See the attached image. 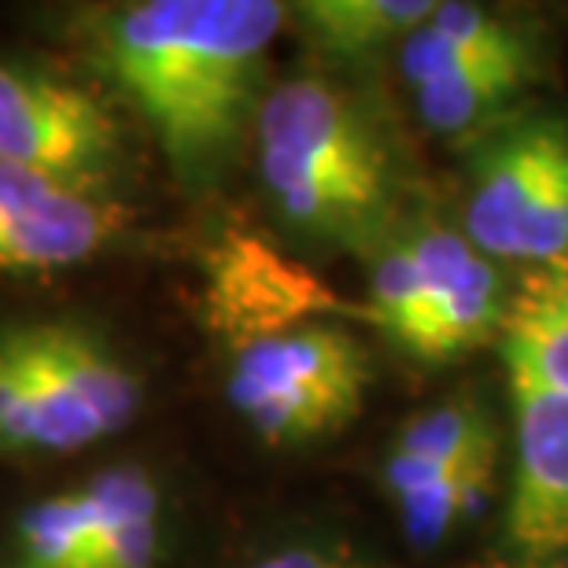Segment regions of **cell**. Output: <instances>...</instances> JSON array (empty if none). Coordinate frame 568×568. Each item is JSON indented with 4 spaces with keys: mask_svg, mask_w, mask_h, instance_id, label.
<instances>
[{
    "mask_svg": "<svg viewBox=\"0 0 568 568\" xmlns=\"http://www.w3.org/2000/svg\"><path fill=\"white\" fill-rule=\"evenodd\" d=\"M252 568H369L358 554L347 547H333V542L295 539L284 542L277 550H266Z\"/></svg>",
    "mask_w": 568,
    "mask_h": 568,
    "instance_id": "19",
    "label": "cell"
},
{
    "mask_svg": "<svg viewBox=\"0 0 568 568\" xmlns=\"http://www.w3.org/2000/svg\"><path fill=\"white\" fill-rule=\"evenodd\" d=\"M528 33L531 30L525 22L484 4H458V0L432 4L422 27L399 44V71L406 85L417 89L432 78L454 71V67L509 49V44L525 41Z\"/></svg>",
    "mask_w": 568,
    "mask_h": 568,
    "instance_id": "15",
    "label": "cell"
},
{
    "mask_svg": "<svg viewBox=\"0 0 568 568\" xmlns=\"http://www.w3.org/2000/svg\"><path fill=\"white\" fill-rule=\"evenodd\" d=\"M509 373L514 484L503 520L506 568L568 561V395L528 373Z\"/></svg>",
    "mask_w": 568,
    "mask_h": 568,
    "instance_id": "7",
    "label": "cell"
},
{
    "mask_svg": "<svg viewBox=\"0 0 568 568\" xmlns=\"http://www.w3.org/2000/svg\"><path fill=\"white\" fill-rule=\"evenodd\" d=\"M406 230L417 258V303L410 328L399 339L406 355L450 362L503 333L509 292L498 263L450 225L414 222Z\"/></svg>",
    "mask_w": 568,
    "mask_h": 568,
    "instance_id": "8",
    "label": "cell"
},
{
    "mask_svg": "<svg viewBox=\"0 0 568 568\" xmlns=\"http://www.w3.org/2000/svg\"><path fill=\"white\" fill-rule=\"evenodd\" d=\"M561 568H568V561H565V565H561Z\"/></svg>",
    "mask_w": 568,
    "mask_h": 568,
    "instance_id": "20",
    "label": "cell"
},
{
    "mask_svg": "<svg viewBox=\"0 0 568 568\" xmlns=\"http://www.w3.org/2000/svg\"><path fill=\"white\" fill-rule=\"evenodd\" d=\"M163 550H166V506H163V484L152 476L130 498V506L111 520L82 568H159Z\"/></svg>",
    "mask_w": 568,
    "mask_h": 568,
    "instance_id": "18",
    "label": "cell"
},
{
    "mask_svg": "<svg viewBox=\"0 0 568 568\" xmlns=\"http://www.w3.org/2000/svg\"><path fill=\"white\" fill-rule=\"evenodd\" d=\"M498 439V425L480 399H447L410 417L384 458V487L399 498L428 480H439L476 450Z\"/></svg>",
    "mask_w": 568,
    "mask_h": 568,
    "instance_id": "13",
    "label": "cell"
},
{
    "mask_svg": "<svg viewBox=\"0 0 568 568\" xmlns=\"http://www.w3.org/2000/svg\"><path fill=\"white\" fill-rule=\"evenodd\" d=\"M252 138L270 207L303 241L369 255L403 222L395 144L347 85L322 74L274 85Z\"/></svg>",
    "mask_w": 568,
    "mask_h": 568,
    "instance_id": "2",
    "label": "cell"
},
{
    "mask_svg": "<svg viewBox=\"0 0 568 568\" xmlns=\"http://www.w3.org/2000/svg\"><path fill=\"white\" fill-rule=\"evenodd\" d=\"M219 252L222 258L214 270L211 311L222 328H230L236 344L263 333H277L281 322L274 311H284V306H292V314L300 306L303 314L306 306L333 303L325 292H317L311 277H303L292 263H277L263 247L230 241Z\"/></svg>",
    "mask_w": 568,
    "mask_h": 568,
    "instance_id": "12",
    "label": "cell"
},
{
    "mask_svg": "<svg viewBox=\"0 0 568 568\" xmlns=\"http://www.w3.org/2000/svg\"><path fill=\"white\" fill-rule=\"evenodd\" d=\"M0 163L111 196L130 144L89 89L0 55Z\"/></svg>",
    "mask_w": 568,
    "mask_h": 568,
    "instance_id": "6",
    "label": "cell"
},
{
    "mask_svg": "<svg viewBox=\"0 0 568 568\" xmlns=\"http://www.w3.org/2000/svg\"><path fill=\"white\" fill-rule=\"evenodd\" d=\"M432 0H303L288 8V19L317 52L333 60H373L395 49L422 27Z\"/></svg>",
    "mask_w": 568,
    "mask_h": 568,
    "instance_id": "16",
    "label": "cell"
},
{
    "mask_svg": "<svg viewBox=\"0 0 568 568\" xmlns=\"http://www.w3.org/2000/svg\"><path fill=\"white\" fill-rule=\"evenodd\" d=\"M152 476L148 465H108L71 491L19 509L0 547V568H82L111 520Z\"/></svg>",
    "mask_w": 568,
    "mask_h": 568,
    "instance_id": "10",
    "label": "cell"
},
{
    "mask_svg": "<svg viewBox=\"0 0 568 568\" xmlns=\"http://www.w3.org/2000/svg\"><path fill=\"white\" fill-rule=\"evenodd\" d=\"M542 71L536 33L498 49L484 60L432 78L414 89L417 115L432 133H484L506 119V111L528 93Z\"/></svg>",
    "mask_w": 568,
    "mask_h": 568,
    "instance_id": "11",
    "label": "cell"
},
{
    "mask_svg": "<svg viewBox=\"0 0 568 568\" xmlns=\"http://www.w3.org/2000/svg\"><path fill=\"white\" fill-rule=\"evenodd\" d=\"M288 4L141 0L93 19V55L152 126L166 166L207 192L236 163L263 104V71Z\"/></svg>",
    "mask_w": 568,
    "mask_h": 568,
    "instance_id": "1",
    "label": "cell"
},
{
    "mask_svg": "<svg viewBox=\"0 0 568 568\" xmlns=\"http://www.w3.org/2000/svg\"><path fill=\"white\" fill-rule=\"evenodd\" d=\"M462 233L491 263L568 258V122L520 115L484 130L465 163Z\"/></svg>",
    "mask_w": 568,
    "mask_h": 568,
    "instance_id": "3",
    "label": "cell"
},
{
    "mask_svg": "<svg viewBox=\"0 0 568 568\" xmlns=\"http://www.w3.org/2000/svg\"><path fill=\"white\" fill-rule=\"evenodd\" d=\"M503 358L506 369L568 395V258L536 266L509 295Z\"/></svg>",
    "mask_w": 568,
    "mask_h": 568,
    "instance_id": "14",
    "label": "cell"
},
{
    "mask_svg": "<svg viewBox=\"0 0 568 568\" xmlns=\"http://www.w3.org/2000/svg\"><path fill=\"white\" fill-rule=\"evenodd\" d=\"M369 377V351L344 325L306 322L236 344L225 399L270 447H300L355 422Z\"/></svg>",
    "mask_w": 568,
    "mask_h": 568,
    "instance_id": "4",
    "label": "cell"
},
{
    "mask_svg": "<svg viewBox=\"0 0 568 568\" xmlns=\"http://www.w3.org/2000/svg\"><path fill=\"white\" fill-rule=\"evenodd\" d=\"M126 225L130 211L115 196L0 163V277L89 263Z\"/></svg>",
    "mask_w": 568,
    "mask_h": 568,
    "instance_id": "9",
    "label": "cell"
},
{
    "mask_svg": "<svg viewBox=\"0 0 568 568\" xmlns=\"http://www.w3.org/2000/svg\"><path fill=\"white\" fill-rule=\"evenodd\" d=\"M495 473H498V439L487 443L484 450H476L469 462H462L458 469H450L439 480H428L414 491L392 498L399 509V525L406 539L414 547H436L447 536H454L465 520L480 517L487 498L495 491Z\"/></svg>",
    "mask_w": 568,
    "mask_h": 568,
    "instance_id": "17",
    "label": "cell"
},
{
    "mask_svg": "<svg viewBox=\"0 0 568 568\" xmlns=\"http://www.w3.org/2000/svg\"><path fill=\"white\" fill-rule=\"evenodd\" d=\"M8 325L27 377L38 454L97 447L141 414V373L97 325L82 317H22Z\"/></svg>",
    "mask_w": 568,
    "mask_h": 568,
    "instance_id": "5",
    "label": "cell"
}]
</instances>
